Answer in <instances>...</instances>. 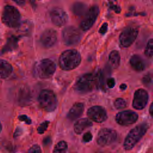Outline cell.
Returning <instances> with one entry per match:
<instances>
[{
  "label": "cell",
  "instance_id": "cell-26",
  "mask_svg": "<svg viewBox=\"0 0 153 153\" xmlns=\"http://www.w3.org/2000/svg\"><path fill=\"white\" fill-rule=\"evenodd\" d=\"M49 124V122L48 121H44L43 123H42L37 128V131L38 132V133L39 134H42L44 133V131L47 130L48 126Z\"/></svg>",
  "mask_w": 153,
  "mask_h": 153
},
{
  "label": "cell",
  "instance_id": "cell-13",
  "mask_svg": "<svg viewBox=\"0 0 153 153\" xmlns=\"http://www.w3.org/2000/svg\"><path fill=\"white\" fill-rule=\"evenodd\" d=\"M148 101V92L143 88H139L137 90L134 94L133 100V106L134 109L137 110L142 109L146 106Z\"/></svg>",
  "mask_w": 153,
  "mask_h": 153
},
{
  "label": "cell",
  "instance_id": "cell-11",
  "mask_svg": "<svg viewBox=\"0 0 153 153\" xmlns=\"http://www.w3.org/2000/svg\"><path fill=\"white\" fill-rule=\"evenodd\" d=\"M138 119V115L133 111L127 110L118 112L115 116L116 122L124 126L134 124Z\"/></svg>",
  "mask_w": 153,
  "mask_h": 153
},
{
  "label": "cell",
  "instance_id": "cell-22",
  "mask_svg": "<svg viewBox=\"0 0 153 153\" xmlns=\"http://www.w3.org/2000/svg\"><path fill=\"white\" fill-rule=\"evenodd\" d=\"M68 149V144L65 140L59 141L54 147L53 153H66Z\"/></svg>",
  "mask_w": 153,
  "mask_h": 153
},
{
  "label": "cell",
  "instance_id": "cell-37",
  "mask_svg": "<svg viewBox=\"0 0 153 153\" xmlns=\"http://www.w3.org/2000/svg\"><path fill=\"white\" fill-rule=\"evenodd\" d=\"M99 153H100V152H99Z\"/></svg>",
  "mask_w": 153,
  "mask_h": 153
},
{
  "label": "cell",
  "instance_id": "cell-35",
  "mask_svg": "<svg viewBox=\"0 0 153 153\" xmlns=\"http://www.w3.org/2000/svg\"><path fill=\"white\" fill-rule=\"evenodd\" d=\"M127 88V85L126 84H121L120 85V88L121 90H126V88Z\"/></svg>",
  "mask_w": 153,
  "mask_h": 153
},
{
  "label": "cell",
  "instance_id": "cell-1",
  "mask_svg": "<svg viewBox=\"0 0 153 153\" xmlns=\"http://www.w3.org/2000/svg\"><path fill=\"white\" fill-rule=\"evenodd\" d=\"M102 83V74L99 71L96 73H87L79 77L75 84L74 88L79 93H87L100 86Z\"/></svg>",
  "mask_w": 153,
  "mask_h": 153
},
{
  "label": "cell",
  "instance_id": "cell-18",
  "mask_svg": "<svg viewBox=\"0 0 153 153\" xmlns=\"http://www.w3.org/2000/svg\"><path fill=\"white\" fill-rule=\"evenodd\" d=\"M92 123L87 118H81L77 120L74 125V130L76 134H81L86 128L92 126Z\"/></svg>",
  "mask_w": 153,
  "mask_h": 153
},
{
  "label": "cell",
  "instance_id": "cell-19",
  "mask_svg": "<svg viewBox=\"0 0 153 153\" xmlns=\"http://www.w3.org/2000/svg\"><path fill=\"white\" fill-rule=\"evenodd\" d=\"M13 72V66L7 61L0 59V78H6Z\"/></svg>",
  "mask_w": 153,
  "mask_h": 153
},
{
  "label": "cell",
  "instance_id": "cell-21",
  "mask_svg": "<svg viewBox=\"0 0 153 153\" xmlns=\"http://www.w3.org/2000/svg\"><path fill=\"white\" fill-rule=\"evenodd\" d=\"M72 10L74 13L75 15L77 16H82L84 15L85 13L87 12V7L85 4L81 3V2H77L75 3L73 5Z\"/></svg>",
  "mask_w": 153,
  "mask_h": 153
},
{
  "label": "cell",
  "instance_id": "cell-34",
  "mask_svg": "<svg viewBox=\"0 0 153 153\" xmlns=\"http://www.w3.org/2000/svg\"><path fill=\"white\" fill-rule=\"evenodd\" d=\"M149 113L152 117H153V102L151 103L149 107Z\"/></svg>",
  "mask_w": 153,
  "mask_h": 153
},
{
  "label": "cell",
  "instance_id": "cell-25",
  "mask_svg": "<svg viewBox=\"0 0 153 153\" xmlns=\"http://www.w3.org/2000/svg\"><path fill=\"white\" fill-rule=\"evenodd\" d=\"M109 4L110 8L114 10L115 13H119L121 11L120 7L117 4L116 0H109Z\"/></svg>",
  "mask_w": 153,
  "mask_h": 153
},
{
  "label": "cell",
  "instance_id": "cell-9",
  "mask_svg": "<svg viewBox=\"0 0 153 153\" xmlns=\"http://www.w3.org/2000/svg\"><path fill=\"white\" fill-rule=\"evenodd\" d=\"M99 14V8L97 5L91 7L84 15L81 22L80 27L83 30H87L91 28L96 22Z\"/></svg>",
  "mask_w": 153,
  "mask_h": 153
},
{
  "label": "cell",
  "instance_id": "cell-29",
  "mask_svg": "<svg viewBox=\"0 0 153 153\" xmlns=\"http://www.w3.org/2000/svg\"><path fill=\"white\" fill-rule=\"evenodd\" d=\"M92 138H93V136L91 133L90 132H87L84 134L82 137V140L84 142H88L91 140Z\"/></svg>",
  "mask_w": 153,
  "mask_h": 153
},
{
  "label": "cell",
  "instance_id": "cell-24",
  "mask_svg": "<svg viewBox=\"0 0 153 153\" xmlns=\"http://www.w3.org/2000/svg\"><path fill=\"white\" fill-rule=\"evenodd\" d=\"M114 106L117 109H123L126 107L127 103L123 98H117L114 102Z\"/></svg>",
  "mask_w": 153,
  "mask_h": 153
},
{
  "label": "cell",
  "instance_id": "cell-27",
  "mask_svg": "<svg viewBox=\"0 0 153 153\" xmlns=\"http://www.w3.org/2000/svg\"><path fill=\"white\" fill-rule=\"evenodd\" d=\"M27 153H41V149L38 145H33L29 149Z\"/></svg>",
  "mask_w": 153,
  "mask_h": 153
},
{
  "label": "cell",
  "instance_id": "cell-10",
  "mask_svg": "<svg viewBox=\"0 0 153 153\" xmlns=\"http://www.w3.org/2000/svg\"><path fill=\"white\" fill-rule=\"evenodd\" d=\"M117 137V132L111 128H102L98 133L97 143L102 146H108L114 143Z\"/></svg>",
  "mask_w": 153,
  "mask_h": 153
},
{
  "label": "cell",
  "instance_id": "cell-33",
  "mask_svg": "<svg viewBox=\"0 0 153 153\" xmlns=\"http://www.w3.org/2000/svg\"><path fill=\"white\" fill-rule=\"evenodd\" d=\"M13 1L19 5H23L26 1V0H13Z\"/></svg>",
  "mask_w": 153,
  "mask_h": 153
},
{
  "label": "cell",
  "instance_id": "cell-4",
  "mask_svg": "<svg viewBox=\"0 0 153 153\" xmlns=\"http://www.w3.org/2000/svg\"><path fill=\"white\" fill-rule=\"evenodd\" d=\"M56 68V65L53 61L49 59H44L35 64L33 72L36 76L41 79H47L53 76Z\"/></svg>",
  "mask_w": 153,
  "mask_h": 153
},
{
  "label": "cell",
  "instance_id": "cell-32",
  "mask_svg": "<svg viewBox=\"0 0 153 153\" xmlns=\"http://www.w3.org/2000/svg\"><path fill=\"white\" fill-rule=\"evenodd\" d=\"M142 81H143V84L145 85L149 84L151 82V78H150V76L149 75H146L143 78Z\"/></svg>",
  "mask_w": 153,
  "mask_h": 153
},
{
  "label": "cell",
  "instance_id": "cell-6",
  "mask_svg": "<svg viewBox=\"0 0 153 153\" xmlns=\"http://www.w3.org/2000/svg\"><path fill=\"white\" fill-rule=\"evenodd\" d=\"M38 102L45 111L52 112L57 106V99L55 93L50 90H42L38 96Z\"/></svg>",
  "mask_w": 153,
  "mask_h": 153
},
{
  "label": "cell",
  "instance_id": "cell-5",
  "mask_svg": "<svg viewBox=\"0 0 153 153\" xmlns=\"http://www.w3.org/2000/svg\"><path fill=\"white\" fill-rule=\"evenodd\" d=\"M20 19V14L16 7L9 5L5 6L2 14V22L5 25L11 28L17 27Z\"/></svg>",
  "mask_w": 153,
  "mask_h": 153
},
{
  "label": "cell",
  "instance_id": "cell-23",
  "mask_svg": "<svg viewBox=\"0 0 153 153\" xmlns=\"http://www.w3.org/2000/svg\"><path fill=\"white\" fill-rule=\"evenodd\" d=\"M145 55L148 57H152L153 56V39H150L145 49Z\"/></svg>",
  "mask_w": 153,
  "mask_h": 153
},
{
  "label": "cell",
  "instance_id": "cell-8",
  "mask_svg": "<svg viewBox=\"0 0 153 153\" xmlns=\"http://www.w3.org/2000/svg\"><path fill=\"white\" fill-rule=\"evenodd\" d=\"M138 33V29L135 26H128L125 28L119 37L121 46L124 48L130 47L136 40Z\"/></svg>",
  "mask_w": 153,
  "mask_h": 153
},
{
  "label": "cell",
  "instance_id": "cell-7",
  "mask_svg": "<svg viewBox=\"0 0 153 153\" xmlns=\"http://www.w3.org/2000/svg\"><path fill=\"white\" fill-rule=\"evenodd\" d=\"M62 38L67 45H76L80 41L81 33L76 27L69 26L65 27L62 30Z\"/></svg>",
  "mask_w": 153,
  "mask_h": 153
},
{
  "label": "cell",
  "instance_id": "cell-30",
  "mask_svg": "<svg viewBox=\"0 0 153 153\" xmlns=\"http://www.w3.org/2000/svg\"><path fill=\"white\" fill-rule=\"evenodd\" d=\"M108 24L106 23H104L102 26L100 27L99 32L100 33H101L102 35H104L108 30Z\"/></svg>",
  "mask_w": 153,
  "mask_h": 153
},
{
  "label": "cell",
  "instance_id": "cell-2",
  "mask_svg": "<svg viewBox=\"0 0 153 153\" xmlns=\"http://www.w3.org/2000/svg\"><path fill=\"white\" fill-rule=\"evenodd\" d=\"M81 57L80 53L76 50L70 49L63 51L59 59L60 68L64 71H71L79 66Z\"/></svg>",
  "mask_w": 153,
  "mask_h": 153
},
{
  "label": "cell",
  "instance_id": "cell-15",
  "mask_svg": "<svg viewBox=\"0 0 153 153\" xmlns=\"http://www.w3.org/2000/svg\"><path fill=\"white\" fill-rule=\"evenodd\" d=\"M57 39V32L52 29H48L42 32L40 36V42L45 48L53 46Z\"/></svg>",
  "mask_w": 153,
  "mask_h": 153
},
{
  "label": "cell",
  "instance_id": "cell-31",
  "mask_svg": "<svg viewBox=\"0 0 153 153\" xmlns=\"http://www.w3.org/2000/svg\"><path fill=\"white\" fill-rule=\"evenodd\" d=\"M107 85L108 86L112 88L115 86V79L113 78H109L107 80Z\"/></svg>",
  "mask_w": 153,
  "mask_h": 153
},
{
  "label": "cell",
  "instance_id": "cell-16",
  "mask_svg": "<svg viewBox=\"0 0 153 153\" xmlns=\"http://www.w3.org/2000/svg\"><path fill=\"white\" fill-rule=\"evenodd\" d=\"M84 110V106L82 103L78 102L75 103L70 109L67 117L71 121H74L80 117Z\"/></svg>",
  "mask_w": 153,
  "mask_h": 153
},
{
  "label": "cell",
  "instance_id": "cell-28",
  "mask_svg": "<svg viewBox=\"0 0 153 153\" xmlns=\"http://www.w3.org/2000/svg\"><path fill=\"white\" fill-rule=\"evenodd\" d=\"M19 119L20 120V121H25V123H26L27 124H30L32 123V120L31 119L28 117L27 115H20L19 117Z\"/></svg>",
  "mask_w": 153,
  "mask_h": 153
},
{
  "label": "cell",
  "instance_id": "cell-14",
  "mask_svg": "<svg viewBox=\"0 0 153 153\" xmlns=\"http://www.w3.org/2000/svg\"><path fill=\"white\" fill-rule=\"evenodd\" d=\"M88 117L96 123H102L107 119V114L105 109L100 106H94L87 110Z\"/></svg>",
  "mask_w": 153,
  "mask_h": 153
},
{
  "label": "cell",
  "instance_id": "cell-36",
  "mask_svg": "<svg viewBox=\"0 0 153 153\" xmlns=\"http://www.w3.org/2000/svg\"><path fill=\"white\" fill-rule=\"evenodd\" d=\"M1 131H2V124H1V123H0V133H1Z\"/></svg>",
  "mask_w": 153,
  "mask_h": 153
},
{
  "label": "cell",
  "instance_id": "cell-20",
  "mask_svg": "<svg viewBox=\"0 0 153 153\" xmlns=\"http://www.w3.org/2000/svg\"><path fill=\"white\" fill-rule=\"evenodd\" d=\"M109 62L113 68H117L120 64V55L117 50L112 51L109 55Z\"/></svg>",
  "mask_w": 153,
  "mask_h": 153
},
{
  "label": "cell",
  "instance_id": "cell-12",
  "mask_svg": "<svg viewBox=\"0 0 153 153\" xmlns=\"http://www.w3.org/2000/svg\"><path fill=\"white\" fill-rule=\"evenodd\" d=\"M50 16L53 23L57 26L65 25L68 20L67 13L60 7H54L52 8L50 11Z\"/></svg>",
  "mask_w": 153,
  "mask_h": 153
},
{
  "label": "cell",
  "instance_id": "cell-17",
  "mask_svg": "<svg viewBox=\"0 0 153 153\" xmlns=\"http://www.w3.org/2000/svg\"><path fill=\"white\" fill-rule=\"evenodd\" d=\"M130 64L132 68L137 72L143 71L146 66L144 60L137 54H134L131 56L130 59Z\"/></svg>",
  "mask_w": 153,
  "mask_h": 153
},
{
  "label": "cell",
  "instance_id": "cell-3",
  "mask_svg": "<svg viewBox=\"0 0 153 153\" xmlns=\"http://www.w3.org/2000/svg\"><path fill=\"white\" fill-rule=\"evenodd\" d=\"M148 128L146 123H142L132 128L127 135L124 142V148L126 150L131 149L144 136Z\"/></svg>",
  "mask_w": 153,
  "mask_h": 153
}]
</instances>
